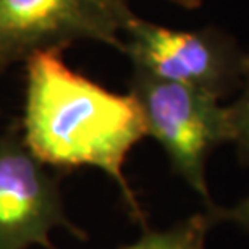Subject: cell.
<instances>
[{
	"label": "cell",
	"instance_id": "6da1fadb",
	"mask_svg": "<svg viewBox=\"0 0 249 249\" xmlns=\"http://www.w3.org/2000/svg\"><path fill=\"white\" fill-rule=\"evenodd\" d=\"M21 136L47 167L96 168L117 183L134 217L141 218L123 167L147 136L131 92L117 94L74 71L62 52H42L24 62Z\"/></svg>",
	"mask_w": 249,
	"mask_h": 249
},
{
	"label": "cell",
	"instance_id": "7a4b0ae2",
	"mask_svg": "<svg viewBox=\"0 0 249 249\" xmlns=\"http://www.w3.org/2000/svg\"><path fill=\"white\" fill-rule=\"evenodd\" d=\"M129 92L141 106L147 136L160 144L173 170L211 204L206 160L217 146L233 139L230 108L206 89L136 71Z\"/></svg>",
	"mask_w": 249,
	"mask_h": 249
},
{
	"label": "cell",
	"instance_id": "3957f363",
	"mask_svg": "<svg viewBox=\"0 0 249 249\" xmlns=\"http://www.w3.org/2000/svg\"><path fill=\"white\" fill-rule=\"evenodd\" d=\"M134 18L129 0H0V73L78 42L122 51Z\"/></svg>",
	"mask_w": 249,
	"mask_h": 249
},
{
	"label": "cell",
	"instance_id": "277c9868",
	"mask_svg": "<svg viewBox=\"0 0 249 249\" xmlns=\"http://www.w3.org/2000/svg\"><path fill=\"white\" fill-rule=\"evenodd\" d=\"M81 233L68 220L57 178L12 128L0 134V249H52V233Z\"/></svg>",
	"mask_w": 249,
	"mask_h": 249
},
{
	"label": "cell",
	"instance_id": "5b68a950",
	"mask_svg": "<svg viewBox=\"0 0 249 249\" xmlns=\"http://www.w3.org/2000/svg\"><path fill=\"white\" fill-rule=\"evenodd\" d=\"M122 52L136 73L217 96L248 67V58H238L209 31H178L138 17L124 31Z\"/></svg>",
	"mask_w": 249,
	"mask_h": 249
},
{
	"label": "cell",
	"instance_id": "8992f818",
	"mask_svg": "<svg viewBox=\"0 0 249 249\" xmlns=\"http://www.w3.org/2000/svg\"><path fill=\"white\" fill-rule=\"evenodd\" d=\"M212 222V217L197 213L167 230L144 233L136 243L122 249H206V236Z\"/></svg>",
	"mask_w": 249,
	"mask_h": 249
},
{
	"label": "cell",
	"instance_id": "52a82bcc",
	"mask_svg": "<svg viewBox=\"0 0 249 249\" xmlns=\"http://www.w3.org/2000/svg\"><path fill=\"white\" fill-rule=\"evenodd\" d=\"M243 76L246 78L245 91L240 99L230 106V118H231V131H233V142L238 144L243 159L249 163V58L248 67Z\"/></svg>",
	"mask_w": 249,
	"mask_h": 249
},
{
	"label": "cell",
	"instance_id": "ba28073f",
	"mask_svg": "<svg viewBox=\"0 0 249 249\" xmlns=\"http://www.w3.org/2000/svg\"><path fill=\"white\" fill-rule=\"evenodd\" d=\"M222 218L223 220H231L249 230V197L243 199L235 207L227 209V211L212 209V220H222Z\"/></svg>",
	"mask_w": 249,
	"mask_h": 249
},
{
	"label": "cell",
	"instance_id": "9c48e42d",
	"mask_svg": "<svg viewBox=\"0 0 249 249\" xmlns=\"http://www.w3.org/2000/svg\"><path fill=\"white\" fill-rule=\"evenodd\" d=\"M175 2L185 5V7H196V5L199 3V0H175Z\"/></svg>",
	"mask_w": 249,
	"mask_h": 249
}]
</instances>
